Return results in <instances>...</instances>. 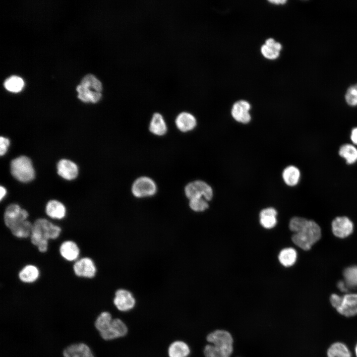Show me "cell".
Masks as SVG:
<instances>
[{
    "mask_svg": "<svg viewBox=\"0 0 357 357\" xmlns=\"http://www.w3.org/2000/svg\"><path fill=\"white\" fill-rule=\"evenodd\" d=\"M61 232V228L51 220L39 218L33 222L29 240L39 252L45 253L48 250L49 241L57 239Z\"/></svg>",
    "mask_w": 357,
    "mask_h": 357,
    "instance_id": "cell-1",
    "label": "cell"
},
{
    "mask_svg": "<svg viewBox=\"0 0 357 357\" xmlns=\"http://www.w3.org/2000/svg\"><path fill=\"white\" fill-rule=\"evenodd\" d=\"M207 340L212 344L204 348L206 357H230L233 351V339L229 332L215 330L207 336Z\"/></svg>",
    "mask_w": 357,
    "mask_h": 357,
    "instance_id": "cell-2",
    "label": "cell"
},
{
    "mask_svg": "<svg viewBox=\"0 0 357 357\" xmlns=\"http://www.w3.org/2000/svg\"><path fill=\"white\" fill-rule=\"evenodd\" d=\"M95 326L101 337L111 340L122 337L127 333L126 324L120 319H113L110 312L104 311L97 317Z\"/></svg>",
    "mask_w": 357,
    "mask_h": 357,
    "instance_id": "cell-3",
    "label": "cell"
},
{
    "mask_svg": "<svg viewBox=\"0 0 357 357\" xmlns=\"http://www.w3.org/2000/svg\"><path fill=\"white\" fill-rule=\"evenodd\" d=\"M321 236V232L319 225L312 220H308L299 232L294 234L292 240L299 248L308 250L320 238Z\"/></svg>",
    "mask_w": 357,
    "mask_h": 357,
    "instance_id": "cell-4",
    "label": "cell"
},
{
    "mask_svg": "<svg viewBox=\"0 0 357 357\" xmlns=\"http://www.w3.org/2000/svg\"><path fill=\"white\" fill-rule=\"evenodd\" d=\"M76 90L78 92V97L81 101L96 103L102 97V85L95 76L88 74L83 77Z\"/></svg>",
    "mask_w": 357,
    "mask_h": 357,
    "instance_id": "cell-5",
    "label": "cell"
},
{
    "mask_svg": "<svg viewBox=\"0 0 357 357\" xmlns=\"http://www.w3.org/2000/svg\"><path fill=\"white\" fill-rule=\"evenodd\" d=\"M12 176L23 182L32 180L35 177V171L31 160L26 156H20L13 160L10 164Z\"/></svg>",
    "mask_w": 357,
    "mask_h": 357,
    "instance_id": "cell-6",
    "label": "cell"
},
{
    "mask_svg": "<svg viewBox=\"0 0 357 357\" xmlns=\"http://www.w3.org/2000/svg\"><path fill=\"white\" fill-rule=\"evenodd\" d=\"M29 213L25 208L17 203H11L4 209L2 218L4 225L8 230L16 225L29 219Z\"/></svg>",
    "mask_w": 357,
    "mask_h": 357,
    "instance_id": "cell-7",
    "label": "cell"
},
{
    "mask_svg": "<svg viewBox=\"0 0 357 357\" xmlns=\"http://www.w3.org/2000/svg\"><path fill=\"white\" fill-rule=\"evenodd\" d=\"M72 267L75 275L81 278L93 279L96 276L97 273L96 264L89 257H80L72 263Z\"/></svg>",
    "mask_w": 357,
    "mask_h": 357,
    "instance_id": "cell-8",
    "label": "cell"
},
{
    "mask_svg": "<svg viewBox=\"0 0 357 357\" xmlns=\"http://www.w3.org/2000/svg\"><path fill=\"white\" fill-rule=\"evenodd\" d=\"M184 191L186 196L189 200L203 198L207 201H210L213 194L211 186L201 180L190 182L185 186Z\"/></svg>",
    "mask_w": 357,
    "mask_h": 357,
    "instance_id": "cell-9",
    "label": "cell"
},
{
    "mask_svg": "<svg viewBox=\"0 0 357 357\" xmlns=\"http://www.w3.org/2000/svg\"><path fill=\"white\" fill-rule=\"evenodd\" d=\"M157 190L154 181L147 177L137 178L132 186V192L136 197L141 198L154 195Z\"/></svg>",
    "mask_w": 357,
    "mask_h": 357,
    "instance_id": "cell-10",
    "label": "cell"
},
{
    "mask_svg": "<svg viewBox=\"0 0 357 357\" xmlns=\"http://www.w3.org/2000/svg\"><path fill=\"white\" fill-rule=\"evenodd\" d=\"M113 302L118 310L126 312L134 307L135 299L132 294L129 291L119 289L115 293Z\"/></svg>",
    "mask_w": 357,
    "mask_h": 357,
    "instance_id": "cell-11",
    "label": "cell"
},
{
    "mask_svg": "<svg viewBox=\"0 0 357 357\" xmlns=\"http://www.w3.org/2000/svg\"><path fill=\"white\" fill-rule=\"evenodd\" d=\"M60 256L65 261L73 263L80 257L81 251L78 244L72 240L62 241L59 246Z\"/></svg>",
    "mask_w": 357,
    "mask_h": 357,
    "instance_id": "cell-12",
    "label": "cell"
},
{
    "mask_svg": "<svg viewBox=\"0 0 357 357\" xmlns=\"http://www.w3.org/2000/svg\"><path fill=\"white\" fill-rule=\"evenodd\" d=\"M332 231L333 234L339 238H345L353 232L354 224L352 221L345 216L336 217L332 222Z\"/></svg>",
    "mask_w": 357,
    "mask_h": 357,
    "instance_id": "cell-13",
    "label": "cell"
},
{
    "mask_svg": "<svg viewBox=\"0 0 357 357\" xmlns=\"http://www.w3.org/2000/svg\"><path fill=\"white\" fill-rule=\"evenodd\" d=\"M67 212L63 203L56 199L49 200L45 207V215L51 220L60 221L64 219L66 216Z\"/></svg>",
    "mask_w": 357,
    "mask_h": 357,
    "instance_id": "cell-14",
    "label": "cell"
},
{
    "mask_svg": "<svg viewBox=\"0 0 357 357\" xmlns=\"http://www.w3.org/2000/svg\"><path fill=\"white\" fill-rule=\"evenodd\" d=\"M336 310L346 317L357 315V294H348L342 296L341 303Z\"/></svg>",
    "mask_w": 357,
    "mask_h": 357,
    "instance_id": "cell-15",
    "label": "cell"
},
{
    "mask_svg": "<svg viewBox=\"0 0 357 357\" xmlns=\"http://www.w3.org/2000/svg\"><path fill=\"white\" fill-rule=\"evenodd\" d=\"M250 105L245 100L236 102L233 106L231 114L233 118L237 121L243 123L249 122L251 116L249 113Z\"/></svg>",
    "mask_w": 357,
    "mask_h": 357,
    "instance_id": "cell-16",
    "label": "cell"
},
{
    "mask_svg": "<svg viewBox=\"0 0 357 357\" xmlns=\"http://www.w3.org/2000/svg\"><path fill=\"white\" fill-rule=\"evenodd\" d=\"M39 268L35 265L28 264L23 266L18 273V278L22 283L31 284L37 282L40 277Z\"/></svg>",
    "mask_w": 357,
    "mask_h": 357,
    "instance_id": "cell-17",
    "label": "cell"
},
{
    "mask_svg": "<svg viewBox=\"0 0 357 357\" xmlns=\"http://www.w3.org/2000/svg\"><path fill=\"white\" fill-rule=\"evenodd\" d=\"M58 174L67 180H72L76 178L78 170L76 165L73 162L66 159L60 160L57 165Z\"/></svg>",
    "mask_w": 357,
    "mask_h": 357,
    "instance_id": "cell-18",
    "label": "cell"
},
{
    "mask_svg": "<svg viewBox=\"0 0 357 357\" xmlns=\"http://www.w3.org/2000/svg\"><path fill=\"white\" fill-rule=\"evenodd\" d=\"M64 357H94L90 348L83 343L73 344L63 352Z\"/></svg>",
    "mask_w": 357,
    "mask_h": 357,
    "instance_id": "cell-19",
    "label": "cell"
},
{
    "mask_svg": "<svg viewBox=\"0 0 357 357\" xmlns=\"http://www.w3.org/2000/svg\"><path fill=\"white\" fill-rule=\"evenodd\" d=\"M282 45L273 38H269L261 48L262 55L267 59L275 60L280 55Z\"/></svg>",
    "mask_w": 357,
    "mask_h": 357,
    "instance_id": "cell-20",
    "label": "cell"
},
{
    "mask_svg": "<svg viewBox=\"0 0 357 357\" xmlns=\"http://www.w3.org/2000/svg\"><path fill=\"white\" fill-rule=\"evenodd\" d=\"M33 222L26 220L9 229L11 235L17 238L27 239L31 236Z\"/></svg>",
    "mask_w": 357,
    "mask_h": 357,
    "instance_id": "cell-21",
    "label": "cell"
},
{
    "mask_svg": "<svg viewBox=\"0 0 357 357\" xmlns=\"http://www.w3.org/2000/svg\"><path fill=\"white\" fill-rule=\"evenodd\" d=\"M176 123L181 131L185 132L193 129L196 124L194 117L187 112H182L176 118Z\"/></svg>",
    "mask_w": 357,
    "mask_h": 357,
    "instance_id": "cell-22",
    "label": "cell"
},
{
    "mask_svg": "<svg viewBox=\"0 0 357 357\" xmlns=\"http://www.w3.org/2000/svg\"><path fill=\"white\" fill-rule=\"evenodd\" d=\"M277 211L273 208L269 207L262 210L259 214L260 223L265 229H269L277 224Z\"/></svg>",
    "mask_w": 357,
    "mask_h": 357,
    "instance_id": "cell-23",
    "label": "cell"
},
{
    "mask_svg": "<svg viewBox=\"0 0 357 357\" xmlns=\"http://www.w3.org/2000/svg\"><path fill=\"white\" fill-rule=\"evenodd\" d=\"M190 352L188 345L181 341L174 342L168 348L169 357H187Z\"/></svg>",
    "mask_w": 357,
    "mask_h": 357,
    "instance_id": "cell-24",
    "label": "cell"
},
{
    "mask_svg": "<svg viewBox=\"0 0 357 357\" xmlns=\"http://www.w3.org/2000/svg\"><path fill=\"white\" fill-rule=\"evenodd\" d=\"M150 131L158 135H164L167 131V126L162 115L159 113H155L152 118L150 126Z\"/></svg>",
    "mask_w": 357,
    "mask_h": 357,
    "instance_id": "cell-25",
    "label": "cell"
},
{
    "mask_svg": "<svg viewBox=\"0 0 357 357\" xmlns=\"http://www.w3.org/2000/svg\"><path fill=\"white\" fill-rule=\"evenodd\" d=\"M278 259L281 264L284 266H292L296 262L297 252L293 248H284L279 253Z\"/></svg>",
    "mask_w": 357,
    "mask_h": 357,
    "instance_id": "cell-26",
    "label": "cell"
},
{
    "mask_svg": "<svg viewBox=\"0 0 357 357\" xmlns=\"http://www.w3.org/2000/svg\"><path fill=\"white\" fill-rule=\"evenodd\" d=\"M282 176L285 182L287 185L294 186L299 181L300 172L295 166H290L285 169Z\"/></svg>",
    "mask_w": 357,
    "mask_h": 357,
    "instance_id": "cell-27",
    "label": "cell"
},
{
    "mask_svg": "<svg viewBox=\"0 0 357 357\" xmlns=\"http://www.w3.org/2000/svg\"><path fill=\"white\" fill-rule=\"evenodd\" d=\"M328 357H351L348 347L343 343L336 342L331 345L327 351Z\"/></svg>",
    "mask_w": 357,
    "mask_h": 357,
    "instance_id": "cell-28",
    "label": "cell"
},
{
    "mask_svg": "<svg viewBox=\"0 0 357 357\" xmlns=\"http://www.w3.org/2000/svg\"><path fill=\"white\" fill-rule=\"evenodd\" d=\"M339 154L349 164L357 161V149L353 145L346 144L342 145L339 149Z\"/></svg>",
    "mask_w": 357,
    "mask_h": 357,
    "instance_id": "cell-29",
    "label": "cell"
},
{
    "mask_svg": "<svg viewBox=\"0 0 357 357\" xmlns=\"http://www.w3.org/2000/svg\"><path fill=\"white\" fill-rule=\"evenodd\" d=\"M343 276L348 289L357 288V266L346 268L343 271Z\"/></svg>",
    "mask_w": 357,
    "mask_h": 357,
    "instance_id": "cell-30",
    "label": "cell"
},
{
    "mask_svg": "<svg viewBox=\"0 0 357 357\" xmlns=\"http://www.w3.org/2000/svg\"><path fill=\"white\" fill-rule=\"evenodd\" d=\"M5 88L12 92L20 91L23 87L24 82L22 79L17 76H12L4 82Z\"/></svg>",
    "mask_w": 357,
    "mask_h": 357,
    "instance_id": "cell-31",
    "label": "cell"
},
{
    "mask_svg": "<svg viewBox=\"0 0 357 357\" xmlns=\"http://www.w3.org/2000/svg\"><path fill=\"white\" fill-rule=\"evenodd\" d=\"M190 208L195 212H202L209 207L207 201L203 198H193L189 200Z\"/></svg>",
    "mask_w": 357,
    "mask_h": 357,
    "instance_id": "cell-32",
    "label": "cell"
},
{
    "mask_svg": "<svg viewBox=\"0 0 357 357\" xmlns=\"http://www.w3.org/2000/svg\"><path fill=\"white\" fill-rule=\"evenodd\" d=\"M308 220L304 218L294 217L289 223V228L294 234L299 232L306 225Z\"/></svg>",
    "mask_w": 357,
    "mask_h": 357,
    "instance_id": "cell-33",
    "label": "cell"
},
{
    "mask_svg": "<svg viewBox=\"0 0 357 357\" xmlns=\"http://www.w3.org/2000/svg\"><path fill=\"white\" fill-rule=\"evenodd\" d=\"M345 99L347 103L350 106H357V87L356 85L350 86L348 89Z\"/></svg>",
    "mask_w": 357,
    "mask_h": 357,
    "instance_id": "cell-34",
    "label": "cell"
},
{
    "mask_svg": "<svg viewBox=\"0 0 357 357\" xmlns=\"http://www.w3.org/2000/svg\"><path fill=\"white\" fill-rule=\"evenodd\" d=\"M342 299V296L333 294L330 296V300L332 305L337 309L340 305Z\"/></svg>",
    "mask_w": 357,
    "mask_h": 357,
    "instance_id": "cell-35",
    "label": "cell"
},
{
    "mask_svg": "<svg viewBox=\"0 0 357 357\" xmlns=\"http://www.w3.org/2000/svg\"><path fill=\"white\" fill-rule=\"evenodd\" d=\"M9 140L8 139L0 137V155H3L7 151L8 147L9 145Z\"/></svg>",
    "mask_w": 357,
    "mask_h": 357,
    "instance_id": "cell-36",
    "label": "cell"
},
{
    "mask_svg": "<svg viewBox=\"0 0 357 357\" xmlns=\"http://www.w3.org/2000/svg\"><path fill=\"white\" fill-rule=\"evenodd\" d=\"M337 287L342 292H346L348 291V288L345 281H339L337 284Z\"/></svg>",
    "mask_w": 357,
    "mask_h": 357,
    "instance_id": "cell-37",
    "label": "cell"
},
{
    "mask_svg": "<svg viewBox=\"0 0 357 357\" xmlns=\"http://www.w3.org/2000/svg\"><path fill=\"white\" fill-rule=\"evenodd\" d=\"M351 139L352 142L357 145V127L354 128L351 132Z\"/></svg>",
    "mask_w": 357,
    "mask_h": 357,
    "instance_id": "cell-38",
    "label": "cell"
},
{
    "mask_svg": "<svg viewBox=\"0 0 357 357\" xmlns=\"http://www.w3.org/2000/svg\"><path fill=\"white\" fill-rule=\"evenodd\" d=\"M0 190V200L1 201L6 194V190L4 187L1 186Z\"/></svg>",
    "mask_w": 357,
    "mask_h": 357,
    "instance_id": "cell-39",
    "label": "cell"
},
{
    "mask_svg": "<svg viewBox=\"0 0 357 357\" xmlns=\"http://www.w3.org/2000/svg\"><path fill=\"white\" fill-rule=\"evenodd\" d=\"M269 2H270L272 3H273V4H285L287 2V0H269Z\"/></svg>",
    "mask_w": 357,
    "mask_h": 357,
    "instance_id": "cell-40",
    "label": "cell"
},
{
    "mask_svg": "<svg viewBox=\"0 0 357 357\" xmlns=\"http://www.w3.org/2000/svg\"><path fill=\"white\" fill-rule=\"evenodd\" d=\"M355 353H356V356H357V345H356V348H355Z\"/></svg>",
    "mask_w": 357,
    "mask_h": 357,
    "instance_id": "cell-41",
    "label": "cell"
},
{
    "mask_svg": "<svg viewBox=\"0 0 357 357\" xmlns=\"http://www.w3.org/2000/svg\"><path fill=\"white\" fill-rule=\"evenodd\" d=\"M356 86H357V84H356Z\"/></svg>",
    "mask_w": 357,
    "mask_h": 357,
    "instance_id": "cell-42",
    "label": "cell"
}]
</instances>
